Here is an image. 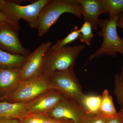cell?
Returning <instances> with one entry per match:
<instances>
[{"label": "cell", "instance_id": "cell-1", "mask_svg": "<svg viewBox=\"0 0 123 123\" xmlns=\"http://www.w3.org/2000/svg\"><path fill=\"white\" fill-rule=\"evenodd\" d=\"M70 13L78 18L82 16L81 7L75 0H50L42 9L38 18V35L42 37L48 32L63 14Z\"/></svg>", "mask_w": 123, "mask_h": 123}, {"label": "cell", "instance_id": "cell-2", "mask_svg": "<svg viewBox=\"0 0 123 123\" xmlns=\"http://www.w3.org/2000/svg\"><path fill=\"white\" fill-rule=\"evenodd\" d=\"M85 48L82 44L66 46L59 50L50 48L43 58L42 75L49 76L56 72L74 69L78 56Z\"/></svg>", "mask_w": 123, "mask_h": 123}, {"label": "cell", "instance_id": "cell-3", "mask_svg": "<svg viewBox=\"0 0 123 123\" xmlns=\"http://www.w3.org/2000/svg\"><path fill=\"white\" fill-rule=\"evenodd\" d=\"M118 17L105 19L99 18L98 25L101 30L98 31L97 35L102 37L103 41L101 47L90 56V61L104 55L115 57L119 52L123 55V38L119 36L117 30Z\"/></svg>", "mask_w": 123, "mask_h": 123}, {"label": "cell", "instance_id": "cell-4", "mask_svg": "<svg viewBox=\"0 0 123 123\" xmlns=\"http://www.w3.org/2000/svg\"><path fill=\"white\" fill-rule=\"evenodd\" d=\"M50 0H38L28 5L21 6L15 1L0 0V11L14 22L19 23L23 19L31 28L37 30L40 13Z\"/></svg>", "mask_w": 123, "mask_h": 123}, {"label": "cell", "instance_id": "cell-5", "mask_svg": "<svg viewBox=\"0 0 123 123\" xmlns=\"http://www.w3.org/2000/svg\"><path fill=\"white\" fill-rule=\"evenodd\" d=\"M49 86L79 104L85 95L74 69L55 72L49 76Z\"/></svg>", "mask_w": 123, "mask_h": 123}, {"label": "cell", "instance_id": "cell-6", "mask_svg": "<svg viewBox=\"0 0 123 123\" xmlns=\"http://www.w3.org/2000/svg\"><path fill=\"white\" fill-rule=\"evenodd\" d=\"M49 90V76L43 75L21 81L17 89L7 98V102L26 103Z\"/></svg>", "mask_w": 123, "mask_h": 123}, {"label": "cell", "instance_id": "cell-7", "mask_svg": "<svg viewBox=\"0 0 123 123\" xmlns=\"http://www.w3.org/2000/svg\"><path fill=\"white\" fill-rule=\"evenodd\" d=\"M45 114L58 120H69L73 123H82L88 117L82 106L72 99L65 97Z\"/></svg>", "mask_w": 123, "mask_h": 123}, {"label": "cell", "instance_id": "cell-8", "mask_svg": "<svg viewBox=\"0 0 123 123\" xmlns=\"http://www.w3.org/2000/svg\"><path fill=\"white\" fill-rule=\"evenodd\" d=\"M51 42L42 43L31 53L21 68L22 81L38 77L42 75V67L44 55L49 50Z\"/></svg>", "mask_w": 123, "mask_h": 123}, {"label": "cell", "instance_id": "cell-9", "mask_svg": "<svg viewBox=\"0 0 123 123\" xmlns=\"http://www.w3.org/2000/svg\"><path fill=\"white\" fill-rule=\"evenodd\" d=\"M20 30L8 23L0 24V49L9 53L27 56L31 52L21 43Z\"/></svg>", "mask_w": 123, "mask_h": 123}, {"label": "cell", "instance_id": "cell-10", "mask_svg": "<svg viewBox=\"0 0 123 123\" xmlns=\"http://www.w3.org/2000/svg\"><path fill=\"white\" fill-rule=\"evenodd\" d=\"M65 97L59 91L50 89L26 103L29 113L45 114Z\"/></svg>", "mask_w": 123, "mask_h": 123}, {"label": "cell", "instance_id": "cell-11", "mask_svg": "<svg viewBox=\"0 0 123 123\" xmlns=\"http://www.w3.org/2000/svg\"><path fill=\"white\" fill-rule=\"evenodd\" d=\"M81 7L85 21L89 23L92 28L97 30L99 16L106 13L103 0H75Z\"/></svg>", "mask_w": 123, "mask_h": 123}, {"label": "cell", "instance_id": "cell-12", "mask_svg": "<svg viewBox=\"0 0 123 123\" xmlns=\"http://www.w3.org/2000/svg\"><path fill=\"white\" fill-rule=\"evenodd\" d=\"M21 68H0V97L7 98L17 89L22 81Z\"/></svg>", "mask_w": 123, "mask_h": 123}, {"label": "cell", "instance_id": "cell-13", "mask_svg": "<svg viewBox=\"0 0 123 123\" xmlns=\"http://www.w3.org/2000/svg\"><path fill=\"white\" fill-rule=\"evenodd\" d=\"M29 114L26 103L0 102V118H12L20 120Z\"/></svg>", "mask_w": 123, "mask_h": 123}, {"label": "cell", "instance_id": "cell-14", "mask_svg": "<svg viewBox=\"0 0 123 123\" xmlns=\"http://www.w3.org/2000/svg\"><path fill=\"white\" fill-rule=\"evenodd\" d=\"M29 56L12 54L0 49V68H21Z\"/></svg>", "mask_w": 123, "mask_h": 123}, {"label": "cell", "instance_id": "cell-15", "mask_svg": "<svg viewBox=\"0 0 123 123\" xmlns=\"http://www.w3.org/2000/svg\"><path fill=\"white\" fill-rule=\"evenodd\" d=\"M119 114V112L117 111L115 107L111 95L107 90H104L101 95L99 115L110 119L116 117Z\"/></svg>", "mask_w": 123, "mask_h": 123}, {"label": "cell", "instance_id": "cell-16", "mask_svg": "<svg viewBox=\"0 0 123 123\" xmlns=\"http://www.w3.org/2000/svg\"><path fill=\"white\" fill-rule=\"evenodd\" d=\"M101 102L100 95L85 94L80 104L85 108L88 116H94L99 115Z\"/></svg>", "mask_w": 123, "mask_h": 123}, {"label": "cell", "instance_id": "cell-17", "mask_svg": "<svg viewBox=\"0 0 123 123\" xmlns=\"http://www.w3.org/2000/svg\"><path fill=\"white\" fill-rule=\"evenodd\" d=\"M103 1L109 18L118 17L123 12V0H103Z\"/></svg>", "mask_w": 123, "mask_h": 123}, {"label": "cell", "instance_id": "cell-18", "mask_svg": "<svg viewBox=\"0 0 123 123\" xmlns=\"http://www.w3.org/2000/svg\"><path fill=\"white\" fill-rule=\"evenodd\" d=\"M80 33L79 29L77 26H75L71 30V32L65 37L57 41L55 45L51 47V49L55 50H59L64 48L67 44L74 42L79 38Z\"/></svg>", "mask_w": 123, "mask_h": 123}, {"label": "cell", "instance_id": "cell-19", "mask_svg": "<svg viewBox=\"0 0 123 123\" xmlns=\"http://www.w3.org/2000/svg\"><path fill=\"white\" fill-rule=\"evenodd\" d=\"M92 29V26L89 23L85 21L81 28L79 29V41L85 43L87 46H90L91 40L94 37Z\"/></svg>", "mask_w": 123, "mask_h": 123}, {"label": "cell", "instance_id": "cell-20", "mask_svg": "<svg viewBox=\"0 0 123 123\" xmlns=\"http://www.w3.org/2000/svg\"><path fill=\"white\" fill-rule=\"evenodd\" d=\"M114 93L116 97L121 110H123V81L117 74L114 79Z\"/></svg>", "mask_w": 123, "mask_h": 123}, {"label": "cell", "instance_id": "cell-21", "mask_svg": "<svg viewBox=\"0 0 123 123\" xmlns=\"http://www.w3.org/2000/svg\"><path fill=\"white\" fill-rule=\"evenodd\" d=\"M49 118L45 114L30 113L20 121L22 123H43Z\"/></svg>", "mask_w": 123, "mask_h": 123}, {"label": "cell", "instance_id": "cell-22", "mask_svg": "<svg viewBox=\"0 0 123 123\" xmlns=\"http://www.w3.org/2000/svg\"><path fill=\"white\" fill-rule=\"evenodd\" d=\"M108 119L101 116H89L82 123H106Z\"/></svg>", "mask_w": 123, "mask_h": 123}, {"label": "cell", "instance_id": "cell-23", "mask_svg": "<svg viewBox=\"0 0 123 123\" xmlns=\"http://www.w3.org/2000/svg\"><path fill=\"white\" fill-rule=\"evenodd\" d=\"M4 23H8L14 26L15 27L20 30V26L19 23H17L10 20L4 14L0 11V24Z\"/></svg>", "mask_w": 123, "mask_h": 123}, {"label": "cell", "instance_id": "cell-24", "mask_svg": "<svg viewBox=\"0 0 123 123\" xmlns=\"http://www.w3.org/2000/svg\"><path fill=\"white\" fill-rule=\"evenodd\" d=\"M123 116L121 111L118 116L112 118L108 119L106 123H123Z\"/></svg>", "mask_w": 123, "mask_h": 123}, {"label": "cell", "instance_id": "cell-25", "mask_svg": "<svg viewBox=\"0 0 123 123\" xmlns=\"http://www.w3.org/2000/svg\"><path fill=\"white\" fill-rule=\"evenodd\" d=\"M0 123H22L19 120L12 118H0Z\"/></svg>", "mask_w": 123, "mask_h": 123}, {"label": "cell", "instance_id": "cell-26", "mask_svg": "<svg viewBox=\"0 0 123 123\" xmlns=\"http://www.w3.org/2000/svg\"><path fill=\"white\" fill-rule=\"evenodd\" d=\"M43 123H73L69 120H58L49 118Z\"/></svg>", "mask_w": 123, "mask_h": 123}, {"label": "cell", "instance_id": "cell-27", "mask_svg": "<svg viewBox=\"0 0 123 123\" xmlns=\"http://www.w3.org/2000/svg\"><path fill=\"white\" fill-rule=\"evenodd\" d=\"M117 25V27L121 28L123 30V12L120 14L118 17Z\"/></svg>", "mask_w": 123, "mask_h": 123}, {"label": "cell", "instance_id": "cell-28", "mask_svg": "<svg viewBox=\"0 0 123 123\" xmlns=\"http://www.w3.org/2000/svg\"><path fill=\"white\" fill-rule=\"evenodd\" d=\"M119 77L120 78V79L123 81V68H122V71H121V74L120 75H119Z\"/></svg>", "mask_w": 123, "mask_h": 123}, {"label": "cell", "instance_id": "cell-29", "mask_svg": "<svg viewBox=\"0 0 123 123\" xmlns=\"http://www.w3.org/2000/svg\"><path fill=\"white\" fill-rule=\"evenodd\" d=\"M7 97H0V102L1 100H4L5 99H7Z\"/></svg>", "mask_w": 123, "mask_h": 123}, {"label": "cell", "instance_id": "cell-30", "mask_svg": "<svg viewBox=\"0 0 123 123\" xmlns=\"http://www.w3.org/2000/svg\"><path fill=\"white\" fill-rule=\"evenodd\" d=\"M121 111V112H122V114H123V110H121V111Z\"/></svg>", "mask_w": 123, "mask_h": 123}, {"label": "cell", "instance_id": "cell-31", "mask_svg": "<svg viewBox=\"0 0 123 123\" xmlns=\"http://www.w3.org/2000/svg\"></svg>", "mask_w": 123, "mask_h": 123}]
</instances>
